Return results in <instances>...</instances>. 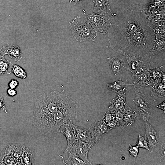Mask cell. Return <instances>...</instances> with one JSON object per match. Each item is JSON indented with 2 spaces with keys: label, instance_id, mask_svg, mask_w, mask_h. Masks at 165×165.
I'll list each match as a JSON object with an SVG mask.
<instances>
[{
  "label": "cell",
  "instance_id": "20",
  "mask_svg": "<svg viewBox=\"0 0 165 165\" xmlns=\"http://www.w3.org/2000/svg\"><path fill=\"white\" fill-rule=\"evenodd\" d=\"M68 153V157L65 160H63V163L66 165H88L82 160L77 155L73 152H70Z\"/></svg>",
  "mask_w": 165,
  "mask_h": 165
},
{
  "label": "cell",
  "instance_id": "27",
  "mask_svg": "<svg viewBox=\"0 0 165 165\" xmlns=\"http://www.w3.org/2000/svg\"><path fill=\"white\" fill-rule=\"evenodd\" d=\"M129 147L128 149L130 156L137 157L138 156L139 150L138 147L137 145L133 146L129 144Z\"/></svg>",
  "mask_w": 165,
  "mask_h": 165
},
{
  "label": "cell",
  "instance_id": "23",
  "mask_svg": "<svg viewBox=\"0 0 165 165\" xmlns=\"http://www.w3.org/2000/svg\"><path fill=\"white\" fill-rule=\"evenodd\" d=\"M11 68L12 72L16 77L23 79H25L27 77L26 72L20 66L14 64Z\"/></svg>",
  "mask_w": 165,
  "mask_h": 165
},
{
  "label": "cell",
  "instance_id": "18",
  "mask_svg": "<svg viewBox=\"0 0 165 165\" xmlns=\"http://www.w3.org/2000/svg\"><path fill=\"white\" fill-rule=\"evenodd\" d=\"M137 116L136 110L128 105L125 112L123 129L134 124Z\"/></svg>",
  "mask_w": 165,
  "mask_h": 165
},
{
  "label": "cell",
  "instance_id": "21",
  "mask_svg": "<svg viewBox=\"0 0 165 165\" xmlns=\"http://www.w3.org/2000/svg\"><path fill=\"white\" fill-rule=\"evenodd\" d=\"M153 89L151 96L154 101H155L158 98H163L165 97V76L163 78L162 82L158 83L157 86Z\"/></svg>",
  "mask_w": 165,
  "mask_h": 165
},
{
  "label": "cell",
  "instance_id": "19",
  "mask_svg": "<svg viewBox=\"0 0 165 165\" xmlns=\"http://www.w3.org/2000/svg\"><path fill=\"white\" fill-rule=\"evenodd\" d=\"M130 85H133V83H128L127 79L123 81L120 79L113 83L108 84L107 87L109 90L117 93L124 89H127V87Z\"/></svg>",
  "mask_w": 165,
  "mask_h": 165
},
{
  "label": "cell",
  "instance_id": "13",
  "mask_svg": "<svg viewBox=\"0 0 165 165\" xmlns=\"http://www.w3.org/2000/svg\"><path fill=\"white\" fill-rule=\"evenodd\" d=\"M0 53L4 56L8 55L15 61H19L23 54L19 47L16 45L7 44L3 46L0 49Z\"/></svg>",
  "mask_w": 165,
  "mask_h": 165
},
{
  "label": "cell",
  "instance_id": "35",
  "mask_svg": "<svg viewBox=\"0 0 165 165\" xmlns=\"http://www.w3.org/2000/svg\"></svg>",
  "mask_w": 165,
  "mask_h": 165
},
{
  "label": "cell",
  "instance_id": "25",
  "mask_svg": "<svg viewBox=\"0 0 165 165\" xmlns=\"http://www.w3.org/2000/svg\"><path fill=\"white\" fill-rule=\"evenodd\" d=\"M125 112H115V119L118 128H121L123 129Z\"/></svg>",
  "mask_w": 165,
  "mask_h": 165
},
{
  "label": "cell",
  "instance_id": "32",
  "mask_svg": "<svg viewBox=\"0 0 165 165\" xmlns=\"http://www.w3.org/2000/svg\"><path fill=\"white\" fill-rule=\"evenodd\" d=\"M160 158L161 160H163L165 159V144H163L162 147L160 152Z\"/></svg>",
  "mask_w": 165,
  "mask_h": 165
},
{
  "label": "cell",
  "instance_id": "17",
  "mask_svg": "<svg viewBox=\"0 0 165 165\" xmlns=\"http://www.w3.org/2000/svg\"><path fill=\"white\" fill-rule=\"evenodd\" d=\"M72 127L76 139L94 145L89 130L77 126L73 123Z\"/></svg>",
  "mask_w": 165,
  "mask_h": 165
},
{
  "label": "cell",
  "instance_id": "8",
  "mask_svg": "<svg viewBox=\"0 0 165 165\" xmlns=\"http://www.w3.org/2000/svg\"><path fill=\"white\" fill-rule=\"evenodd\" d=\"M94 145L77 139L71 146L65 150L64 153L73 152L88 165H91L88 159V153L89 150Z\"/></svg>",
  "mask_w": 165,
  "mask_h": 165
},
{
  "label": "cell",
  "instance_id": "1",
  "mask_svg": "<svg viewBox=\"0 0 165 165\" xmlns=\"http://www.w3.org/2000/svg\"><path fill=\"white\" fill-rule=\"evenodd\" d=\"M107 33L110 46L122 55L150 57L155 33L139 6H130L115 13Z\"/></svg>",
  "mask_w": 165,
  "mask_h": 165
},
{
  "label": "cell",
  "instance_id": "3",
  "mask_svg": "<svg viewBox=\"0 0 165 165\" xmlns=\"http://www.w3.org/2000/svg\"><path fill=\"white\" fill-rule=\"evenodd\" d=\"M77 105L71 97L68 101L52 117L37 129L42 134L50 137L57 136L62 125L69 120L74 121L77 117Z\"/></svg>",
  "mask_w": 165,
  "mask_h": 165
},
{
  "label": "cell",
  "instance_id": "9",
  "mask_svg": "<svg viewBox=\"0 0 165 165\" xmlns=\"http://www.w3.org/2000/svg\"><path fill=\"white\" fill-rule=\"evenodd\" d=\"M111 69L114 74L120 76L125 71H130L127 60L123 55L107 58Z\"/></svg>",
  "mask_w": 165,
  "mask_h": 165
},
{
  "label": "cell",
  "instance_id": "26",
  "mask_svg": "<svg viewBox=\"0 0 165 165\" xmlns=\"http://www.w3.org/2000/svg\"><path fill=\"white\" fill-rule=\"evenodd\" d=\"M137 146L138 147L144 148L150 151L146 140L145 137L139 134Z\"/></svg>",
  "mask_w": 165,
  "mask_h": 165
},
{
  "label": "cell",
  "instance_id": "12",
  "mask_svg": "<svg viewBox=\"0 0 165 165\" xmlns=\"http://www.w3.org/2000/svg\"><path fill=\"white\" fill-rule=\"evenodd\" d=\"M145 124L146 138L150 152H152L157 145L159 139L154 129L150 124L145 122Z\"/></svg>",
  "mask_w": 165,
  "mask_h": 165
},
{
  "label": "cell",
  "instance_id": "31",
  "mask_svg": "<svg viewBox=\"0 0 165 165\" xmlns=\"http://www.w3.org/2000/svg\"><path fill=\"white\" fill-rule=\"evenodd\" d=\"M7 93L9 96L13 97L17 94V92L15 89L9 88L7 90Z\"/></svg>",
  "mask_w": 165,
  "mask_h": 165
},
{
  "label": "cell",
  "instance_id": "33",
  "mask_svg": "<svg viewBox=\"0 0 165 165\" xmlns=\"http://www.w3.org/2000/svg\"><path fill=\"white\" fill-rule=\"evenodd\" d=\"M165 101H164L160 105L156 106V107L157 108L163 110V111L165 113Z\"/></svg>",
  "mask_w": 165,
  "mask_h": 165
},
{
  "label": "cell",
  "instance_id": "14",
  "mask_svg": "<svg viewBox=\"0 0 165 165\" xmlns=\"http://www.w3.org/2000/svg\"><path fill=\"white\" fill-rule=\"evenodd\" d=\"M72 122L69 120L64 123L60 128V133L63 134L66 138L67 141L66 147L72 145L77 139L74 133Z\"/></svg>",
  "mask_w": 165,
  "mask_h": 165
},
{
  "label": "cell",
  "instance_id": "16",
  "mask_svg": "<svg viewBox=\"0 0 165 165\" xmlns=\"http://www.w3.org/2000/svg\"><path fill=\"white\" fill-rule=\"evenodd\" d=\"M94 6L92 12L99 14H104L112 13V0H92Z\"/></svg>",
  "mask_w": 165,
  "mask_h": 165
},
{
  "label": "cell",
  "instance_id": "29",
  "mask_svg": "<svg viewBox=\"0 0 165 165\" xmlns=\"http://www.w3.org/2000/svg\"><path fill=\"white\" fill-rule=\"evenodd\" d=\"M105 124L111 130L118 128L116 119L108 122Z\"/></svg>",
  "mask_w": 165,
  "mask_h": 165
},
{
  "label": "cell",
  "instance_id": "11",
  "mask_svg": "<svg viewBox=\"0 0 165 165\" xmlns=\"http://www.w3.org/2000/svg\"><path fill=\"white\" fill-rule=\"evenodd\" d=\"M127 90L125 89L117 93V96L110 103L109 109L114 112L125 111L128 106L126 100Z\"/></svg>",
  "mask_w": 165,
  "mask_h": 165
},
{
  "label": "cell",
  "instance_id": "28",
  "mask_svg": "<svg viewBox=\"0 0 165 165\" xmlns=\"http://www.w3.org/2000/svg\"><path fill=\"white\" fill-rule=\"evenodd\" d=\"M19 85V82L16 79H12L9 83L8 86L9 88L15 89Z\"/></svg>",
  "mask_w": 165,
  "mask_h": 165
},
{
  "label": "cell",
  "instance_id": "2",
  "mask_svg": "<svg viewBox=\"0 0 165 165\" xmlns=\"http://www.w3.org/2000/svg\"><path fill=\"white\" fill-rule=\"evenodd\" d=\"M64 91H53L43 93L35 103L32 116L34 126L37 129L53 116L72 97L67 95Z\"/></svg>",
  "mask_w": 165,
  "mask_h": 165
},
{
  "label": "cell",
  "instance_id": "30",
  "mask_svg": "<svg viewBox=\"0 0 165 165\" xmlns=\"http://www.w3.org/2000/svg\"><path fill=\"white\" fill-rule=\"evenodd\" d=\"M0 110L6 113L8 112L3 97H0Z\"/></svg>",
  "mask_w": 165,
  "mask_h": 165
},
{
  "label": "cell",
  "instance_id": "24",
  "mask_svg": "<svg viewBox=\"0 0 165 165\" xmlns=\"http://www.w3.org/2000/svg\"><path fill=\"white\" fill-rule=\"evenodd\" d=\"M103 121L105 123L115 119V113L108 109L101 117Z\"/></svg>",
  "mask_w": 165,
  "mask_h": 165
},
{
  "label": "cell",
  "instance_id": "6",
  "mask_svg": "<svg viewBox=\"0 0 165 165\" xmlns=\"http://www.w3.org/2000/svg\"><path fill=\"white\" fill-rule=\"evenodd\" d=\"M133 101L135 105L137 115L140 119L147 122L151 116L152 106L148 98L142 92L134 90Z\"/></svg>",
  "mask_w": 165,
  "mask_h": 165
},
{
  "label": "cell",
  "instance_id": "34",
  "mask_svg": "<svg viewBox=\"0 0 165 165\" xmlns=\"http://www.w3.org/2000/svg\"><path fill=\"white\" fill-rule=\"evenodd\" d=\"M82 0H69V2L70 3H71L72 2H74L75 5L79 2Z\"/></svg>",
  "mask_w": 165,
  "mask_h": 165
},
{
  "label": "cell",
  "instance_id": "22",
  "mask_svg": "<svg viewBox=\"0 0 165 165\" xmlns=\"http://www.w3.org/2000/svg\"><path fill=\"white\" fill-rule=\"evenodd\" d=\"M11 63L10 62L6 60L4 56L0 53V76L5 73L11 74V71L9 70V68H10L9 65Z\"/></svg>",
  "mask_w": 165,
  "mask_h": 165
},
{
  "label": "cell",
  "instance_id": "4",
  "mask_svg": "<svg viewBox=\"0 0 165 165\" xmlns=\"http://www.w3.org/2000/svg\"><path fill=\"white\" fill-rule=\"evenodd\" d=\"M69 24L76 41L82 42L95 41L97 33L83 17L77 16Z\"/></svg>",
  "mask_w": 165,
  "mask_h": 165
},
{
  "label": "cell",
  "instance_id": "5",
  "mask_svg": "<svg viewBox=\"0 0 165 165\" xmlns=\"http://www.w3.org/2000/svg\"><path fill=\"white\" fill-rule=\"evenodd\" d=\"M83 17L97 33L105 34L111 24L115 14L112 13L99 14L92 11H83Z\"/></svg>",
  "mask_w": 165,
  "mask_h": 165
},
{
  "label": "cell",
  "instance_id": "15",
  "mask_svg": "<svg viewBox=\"0 0 165 165\" xmlns=\"http://www.w3.org/2000/svg\"><path fill=\"white\" fill-rule=\"evenodd\" d=\"M150 70L145 71L140 75L132 76L133 79V86L135 90L138 92H142L144 88L148 86Z\"/></svg>",
  "mask_w": 165,
  "mask_h": 165
},
{
  "label": "cell",
  "instance_id": "10",
  "mask_svg": "<svg viewBox=\"0 0 165 165\" xmlns=\"http://www.w3.org/2000/svg\"><path fill=\"white\" fill-rule=\"evenodd\" d=\"M89 130L94 145L111 130L103 121L101 117L91 125Z\"/></svg>",
  "mask_w": 165,
  "mask_h": 165
},
{
  "label": "cell",
  "instance_id": "7",
  "mask_svg": "<svg viewBox=\"0 0 165 165\" xmlns=\"http://www.w3.org/2000/svg\"><path fill=\"white\" fill-rule=\"evenodd\" d=\"M128 64L132 76L140 75L152 69L149 57H136L123 55Z\"/></svg>",
  "mask_w": 165,
  "mask_h": 165
}]
</instances>
